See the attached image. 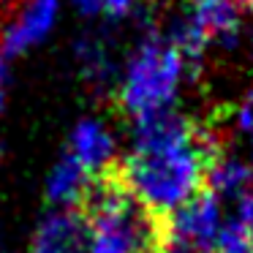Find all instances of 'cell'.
Segmentation results:
<instances>
[{"mask_svg": "<svg viewBox=\"0 0 253 253\" xmlns=\"http://www.w3.org/2000/svg\"><path fill=\"white\" fill-rule=\"evenodd\" d=\"M30 253H87L84 223L77 210H60L41 220Z\"/></svg>", "mask_w": 253, "mask_h": 253, "instance_id": "cell-7", "label": "cell"}, {"mask_svg": "<svg viewBox=\"0 0 253 253\" xmlns=\"http://www.w3.org/2000/svg\"><path fill=\"white\" fill-rule=\"evenodd\" d=\"M77 212L84 223L87 253H171L169 220L136 202L123 182L117 161L93 180Z\"/></svg>", "mask_w": 253, "mask_h": 253, "instance_id": "cell-2", "label": "cell"}, {"mask_svg": "<svg viewBox=\"0 0 253 253\" xmlns=\"http://www.w3.org/2000/svg\"><path fill=\"white\" fill-rule=\"evenodd\" d=\"M79 63H82V74L93 84H106L115 74V60H112L109 44L98 36H84L77 46Z\"/></svg>", "mask_w": 253, "mask_h": 253, "instance_id": "cell-9", "label": "cell"}, {"mask_svg": "<svg viewBox=\"0 0 253 253\" xmlns=\"http://www.w3.org/2000/svg\"><path fill=\"white\" fill-rule=\"evenodd\" d=\"M115 136L112 131L95 117H84L74 126L71 136H68L66 153L87 171L90 177H98L115 164Z\"/></svg>", "mask_w": 253, "mask_h": 253, "instance_id": "cell-6", "label": "cell"}, {"mask_svg": "<svg viewBox=\"0 0 253 253\" xmlns=\"http://www.w3.org/2000/svg\"><path fill=\"white\" fill-rule=\"evenodd\" d=\"M242 8H248V11L253 14V0H242Z\"/></svg>", "mask_w": 253, "mask_h": 253, "instance_id": "cell-13", "label": "cell"}, {"mask_svg": "<svg viewBox=\"0 0 253 253\" xmlns=\"http://www.w3.org/2000/svg\"><path fill=\"white\" fill-rule=\"evenodd\" d=\"M218 158L212 131L169 109L136 120L131 150L117 161V169L136 202L169 220L207 188Z\"/></svg>", "mask_w": 253, "mask_h": 253, "instance_id": "cell-1", "label": "cell"}, {"mask_svg": "<svg viewBox=\"0 0 253 253\" xmlns=\"http://www.w3.org/2000/svg\"><path fill=\"white\" fill-rule=\"evenodd\" d=\"M245 136H248V155H251V164H248V166L253 169V126L245 131Z\"/></svg>", "mask_w": 253, "mask_h": 253, "instance_id": "cell-11", "label": "cell"}, {"mask_svg": "<svg viewBox=\"0 0 253 253\" xmlns=\"http://www.w3.org/2000/svg\"><path fill=\"white\" fill-rule=\"evenodd\" d=\"M93 180L95 177H90L71 155L63 153L46 177V199L60 210H79L93 188Z\"/></svg>", "mask_w": 253, "mask_h": 253, "instance_id": "cell-8", "label": "cell"}, {"mask_svg": "<svg viewBox=\"0 0 253 253\" xmlns=\"http://www.w3.org/2000/svg\"><path fill=\"white\" fill-rule=\"evenodd\" d=\"M185 57L166 39H147L126 63L117 101L136 120L169 112L185 79Z\"/></svg>", "mask_w": 253, "mask_h": 253, "instance_id": "cell-3", "label": "cell"}, {"mask_svg": "<svg viewBox=\"0 0 253 253\" xmlns=\"http://www.w3.org/2000/svg\"><path fill=\"white\" fill-rule=\"evenodd\" d=\"M3 104H6V82H0V115H3Z\"/></svg>", "mask_w": 253, "mask_h": 253, "instance_id": "cell-12", "label": "cell"}, {"mask_svg": "<svg viewBox=\"0 0 253 253\" xmlns=\"http://www.w3.org/2000/svg\"><path fill=\"white\" fill-rule=\"evenodd\" d=\"M60 17V0H25L14 11L11 22L3 25V55L17 57L39 46L55 30Z\"/></svg>", "mask_w": 253, "mask_h": 253, "instance_id": "cell-4", "label": "cell"}, {"mask_svg": "<svg viewBox=\"0 0 253 253\" xmlns=\"http://www.w3.org/2000/svg\"><path fill=\"white\" fill-rule=\"evenodd\" d=\"M182 11L207 36L210 44L223 49L237 46L242 33V0H182Z\"/></svg>", "mask_w": 253, "mask_h": 253, "instance_id": "cell-5", "label": "cell"}, {"mask_svg": "<svg viewBox=\"0 0 253 253\" xmlns=\"http://www.w3.org/2000/svg\"><path fill=\"white\" fill-rule=\"evenodd\" d=\"M71 6L77 8L82 17H98V14H104L106 0H71Z\"/></svg>", "mask_w": 253, "mask_h": 253, "instance_id": "cell-10", "label": "cell"}]
</instances>
